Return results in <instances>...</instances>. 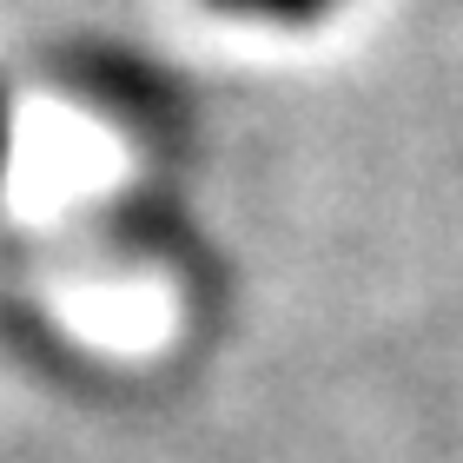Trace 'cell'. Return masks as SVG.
<instances>
[{"mask_svg":"<svg viewBox=\"0 0 463 463\" xmlns=\"http://www.w3.org/2000/svg\"><path fill=\"white\" fill-rule=\"evenodd\" d=\"M219 7L245 14V20H265V27H311V20H325L338 0H219Z\"/></svg>","mask_w":463,"mask_h":463,"instance_id":"6da1fadb","label":"cell"},{"mask_svg":"<svg viewBox=\"0 0 463 463\" xmlns=\"http://www.w3.org/2000/svg\"><path fill=\"white\" fill-rule=\"evenodd\" d=\"M7 153H14V113H7V93H0V173H7Z\"/></svg>","mask_w":463,"mask_h":463,"instance_id":"7a4b0ae2","label":"cell"}]
</instances>
